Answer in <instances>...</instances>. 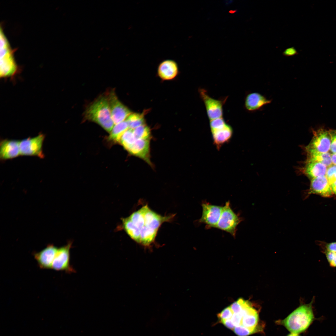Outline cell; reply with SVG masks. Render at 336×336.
<instances>
[{
	"instance_id": "cell-19",
	"label": "cell",
	"mask_w": 336,
	"mask_h": 336,
	"mask_svg": "<svg viewBox=\"0 0 336 336\" xmlns=\"http://www.w3.org/2000/svg\"><path fill=\"white\" fill-rule=\"evenodd\" d=\"M211 132L214 144L219 149L231 139L233 131L231 126L226 124L223 128Z\"/></svg>"
},
{
	"instance_id": "cell-18",
	"label": "cell",
	"mask_w": 336,
	"mask_h": 336,
	"mask_svg": "<svg viewBox=\"0 0 336 336\" xmlns=\"http://www.w3.org/2000/svg\"><path fill=\"white\" fill-rule=\"evenodd\" d=\"M327 167L323 164L312 161L307 160L302 169L303 173L310 179L326 175Z\"/></svg>"
},
{
	"instance_id": "cell-16",
	"label": "cell",
	"mask_w": 336,
	"mask_h": 336,
	"mask_svg": "<svg viewBox=\"0 0 336 336\" xmlns=\"http://www.w3.org/2000/svg\"><path fill=\"white\" fill-rule=\"evenodd\" d=\"M127 151L152 165L150 159V140L137 139Z\"/></svg>"
},
{
	"instance_id": "cell-4",
	"label": "cell",
	"mask_w": 336,
	"mask_h": 336,
	"mask_svg": "<svg viewBox=\"0 0 336 336\" xmlns=\"http://www.w3.org/2000/svg\"><path fill=\"white\" fill-rule=\"evenodd\" d=\"M0 77L5 78L13 77L19 72V68L14 56L15 49H12L1 26Z\"/></svg>"
},
{
	"instance_id": "cell-15",
	"label": "cell",
	"mask_w": 336,
	"mask_h": 336,
	"mask_svg": "<svg viewBox=\"0 0 336 336\" xmlns=\"http://www.w3.org/2000/svg\"><path fill=\"white\" fill-rule=\"evenodd\" d=\"M157 71L158 75L161 79L171 80L176 77L178 73V65L174 60H165L159 63Z\"/></svg>"
},
{
	"instance_id": "cell-12",
	"label": "cell",
	"mask_w": 336,
	"mask_h": 336,
	"mask_svg": "<svg viewBox=\"0 0 336 336\" xmlns=\"http://www.w3.org/2000/svg\"><path fill=\"white\" fill-rule=\"evenodd\" d=\"M58 248L53 244L48 245L45 248L33 255L39 267L42 269H52L53 262Z\"/></svg>"
},
{
	"instance_id": "cell-10",
	"label": "cell",
	"mask_w": 336,
	"mask_h": 336,
	"mask_svg": "<svg viewBox=\"0 0 336 336\" xmlns=\"http://www.w3.org/2000/svg\"><path fill=\"white\" fill-rule=\"evenodd\" d=\"M202 214L199 222L206 225L207 228H216L222 212L223 207L207 202L202 204Z\"/></svg>"
},
{
	"instance_id": "cell-33",
	"label": "cell",
	"mask_w": 336,
	"mask_h": 336,
	"mask_svg": "<svg viewBox=\"0 0 336 336\" xmlns=\"http://www.w3.org/2000/svg\"><path fill=\"white\" fill-rule=\"evenodd\" d=\"M220 321L224 326L231 330H233L235 327L231 319Z\"/></svg>"
},
{
	"instance_id": "cell-8",
	"label": "cell",
	"mask_w": 336,
	"mask_h": 336,
	"mask_svg": "<svg viewBox=\"0 0 336 336\" xmlns=\"http://www.w3.org/2000/svg\"><path fill=\"white\" fill-rule=\"evenodd\" d=\"M313 132L312 138L305 148L321 152H328L330 150L331 144L329 130L320 128Z\"/></svg>"
},
{
	"instance_id": "cell-24",
	"label": "cell",
	"mask_w": 336,
	"mask_h": 336,
	"mask_svg": "<svg viewBox=\"0 0 336 336\" xmlns=\"http://www.w3.org/2000/svg\"><path fill=\"white\" fill-rule=\"evenodd\" d=\"M133 132L136 139H150V130L145 124L136 128L133 130Z\"/></svg>"
},
{
	"instance_id": "cell-5",
	"label": "cell",
	"mask_w": 336,
	"mask_h": 336,
	"mask_svg": "<svg viewBox=\"0 0 336 336\" xmlns=\"http://www.w3.org/2000/svg\"><path fill=\"white\" fill-rule=\"evenodd\" d=\"M242 219L234 212L229 201L226 202L216 228L225 231L235 237L237 226Z\"/></svg>"
},
{
	"instance_id": "cell-34",
	"label": "cell",
	"mask_w": 336,
	"mask_h": 336,
	"mask_svg": "<svg viewBox=\"0 0 336 336\" xmlns=\"http://www.w3.org/2000/svg\"><path fill=\"white\" fill-rule=\"evenodd\" d=\"M331 186L333 194L336 195V180L331 184Z\"/></svg>"
},
{
	"instance_id": "cell-35",
	"label": "cell",
	"mask_w": 336,
	"mask_h": 336,
	"mask_svg": "<svg viewBox=\"0 0 336 336\" xmlns=\"http://www.w3.org/2000/svg\"><path fill=\"white\" fill-rule=\"evenodd\" d=\"M331 158L332 164L336 165V153L331 154Z\"/></svg>"
},
{
	"instance_id": "cell-9",
	"label": "cell",
	"mask_w": 336,
	"mask_h": 336,
	"mask_svg": "<svg viewBox=\"0 0 336 336\" xmlns=\"http://www.w3.org/2000/svg\"><path fill=\"white\" fill-rule=\"evenodd\" d=\"M107 97L114 124L125 120L132 113L131 110L119 100L114 92H110Z\"/></svg>"
},
{
	"instance_id": "cell-36",
	"label": "cell",
	"mask_w": 336,
	"mask_h": 336,
	"mask_svg": "<svg viewBox=\"0 0 336 336\" xmlns=\"http://www.w3.org/2000/svg\"><path fill=\"white\" fill-rule=\"evenodd\" d=\"M287 336H300L298 334L291 333L290 334H288Z\"/></svg>"
},
{
	"instance_id": "cell-28",
	"label": "cell",
	"mask_w": 336,
	"mask_h": 336,
	"mask_svg": "<svg viewBox=\"0 0 336 336\" xmlns=\"http://www.w3.org/2000/svg\"><path fill=\"white\" fill-rule=\"evenodd\" d=\"M327 259L331 267H336V253L328 251L323 252Z\"/></svg>"
},
{
	"instance_id": "cell-20",
	"label": "cell",
	"mask_w": 336,
	"mask_h": 336,
	"mask_svg": "<svg viewBox=\"0 0 336 336\" xmlns=\"http://www.w3.org/2000/svg\"><path fill=\"white\" fill-rule=\"evenodd\" d=\"M307 160L320 162L328 167L332 165L331 154L329 152L323 153L305 148Z\"/></svg>"
},
{
	"instance_id": "cell-6",
	"label": "cell",
	"mask_w": 336,
	"mask_h": 336,
	"mask_svg": "<svg viewBox=\"0 0 336 336\" xmlns=\"http://www.w3.org/2000/svg\"><path fill=\"white\" fill-rule=\"evenodd\" d=\"M45 135L40 133L33 137H29L19 140L20 156H32L40 158L44 157L43 151Z\"/></svg>"
},
{
	"instance_id": "cell-14",
	"label": "cell",
	"mask_w": 336,
	"mask_h": 336,
	"mask_svg": "<svg viewBox=\"0 0 336 336\" xmlns=\"http://www.w3.org/2000/svg\"><path fill=\"white\" fill-rule=\"evenodd\" d=\"M20 156L19 140L4 139L0 143V158L5 161Z\"/></svg>"
},
{
	"instance_id": "cell-22",
	"label": "cell",
	"mask_w": 336,
	"mask_h": 336,
	"mask_svg": "<svg viewBox=\"0 0 336 336\" xmlns=\"http://www.w3.org/2000/svg\"><path fill=\"white\" fill-rule=\"evenodd\" d=\"M144 114L132 113L125 120L129 128L133 130L136 128L145 124Z\"/></svg>"
},
{
	"instance_id": "cell-26",
	"label": "cell",
	"mask_w": 336,
	"mask_h": 336,
	"mask_svg": "<svg viewBox=\"0 0 336 336\" xmlns=\"http://www.w3.org/2000/svg\"><path fill=\"white\" fill-rule=\"evenodd\" d=\"M326 176L330 185L336 180V165H332L328 167Z\"/></svg>"
},
{
	"instance_id": "cell-23",
	"label": "cell",
	"mask_w": 336,
	"mask_h": 336,
	"mask_svg": "<svg viewBox=\"0 0 336 336\" xmlns=\"http://www.w3.org/2000/svg\"><path fill=\"white\" fill-rule=\"evenodd\" d=\"M136 139L133 133V130L128 128L122 134L118 142L127 151Z\"/></svg>"
},
{
	"instance_id": "cell-7",
	"label": "cell",
	"mask_w": 336,
	"mask_h": 336,
	"mask_svg": "<svg viewBox=\"0 0 336 336\" xmlns=\"http://www.w3.org/2000/svg\"><path fill=\"white\" fill-rule=\"evenodd\" d=\"M198 91L200 97L204 103L207 115L210 120L222 117L223 105L228 97L217 100L210 97L204 89L199 88Z\"/></svg>"
},
{
	"instance_id": "cell-1",
	"label": "cell",
	"mask_w": 336,
	"mask_h": 336,
	"mask_svg": "<svg viewBox=\"0 0 336 336\" xmlns=\"http://www.w3.org/2000/svg\"><path fill=\"white\" fill-rule=\"evenodd\" d=\"M174 214L162 216L151 210L147 204L122 219V227L133 240L144 246L154 242L162 224L169 222Z\"/></svg>"
},
{
	"instance_id": "cell-25",
	"label": "cell",
	"mask_w": 336,
	"mask_h": 336,
	"mask_svg": "<svg viewBox=\"0 0 336 336\" xmlns=\"http://www.w3.org/2000/svg\"><path fill=\"white\" fill-rule=\"evenodd\" d=\"M227 124L222 117L210 120V126L211 131L221 128Z\"/></svg>"
},
{
	"instance_id": "cell-32",
	"label": "cell",
	"mask_w": 336,
	"mask_h": 336,
	"mask_svg": "<svg viewBox=\"0 0 336 336\" xmlns=\"http://www.w3.org/2000/svg\"><path fill=\"white\" fill-rule=\"evenodd\" d=\"M297 54V52L294 47L289 48L286 49L283 53V55L287 57L293 56Z\"/></svg>"
},
{
	"instance_id": "cell-29",
	"label": "cell",
	"mask_w": 336,
	"mask_h": 336,
	"mask_svg": "<svg viewBox=\"0 0 336 336\" xmlns=\"http://www.w3.org/2000/svg\"><path fill=\"white\" fill-rule=\"evenodd\" d=\"M329 131L331 140L330 150L333 153H336V129L329 130Z\"/></svg>"
},
{
	"instance_id": "cell-13",
	"label": "cell",
	"mask_w": 336,
	"mask_h": 336,
	"mask_svg": "<svg viewBox=\"0 0 336 336\" xmlns=\"http://www.w3.org/2000/svg\"><path fill=\"white\" fill-rule=\"evenodd\" d=\"M315 194L324 197H331L333 194L330 184L326 175L311 179L308 194Z\"/></svg>"
},
{
	"instance_id": "cell-27",
	"label": "cell",
	"mask_w": 336,
	"mask_h": 336,
	"mask_svg": "<svg viewBox=\"0 0 336 336\" xmlns=\"http://www.w3.org/2000/svg\"><path fill=\"white\" fill-rule=\"evenodd\" d=\"M233 314L229 306L223 309L220 313L218 314L217 315L221 321L231 319Z\"/></svg>"
},
{
	"instance_id": "cell-30",
	"label": "cell",
	"mask_w": 336,
	"mask_h": 336,
	"mask_svg": "<svg viewBox=\"0 0 336 336\" xmlns=\"http://www.w3.org/2000/svg\"><path fill=\"white\" fill-rule=\"evenodd\" d=\"M241 318V315L240 313L238 314L234 313L231 318V320L235 326H237L240 325Z\"/></svg>"
},
{
	"instance_id": "cell-3",
	"label": "cell",
	"mask_w": 336,
	"mask_h": 336,
	"mask_svg": "<svg viewBox=\"0 0 336 336\" xmlns=\"http://www.w3.org/2000/svg\"><path fill=\"white\" fill-rule=\"evenodd\" d=\"M84 117L97 123L108 132L114 127V123L107 96H100L93 102L86 110Z\"/></svg>"
},
{
	"instance_id": "cell-21",
	"label": "cell",
	"mask_w": 336,
	"mask_h": 336,
	"mask_svg": "<svg viewBox=\"0 0 336 336\" xmlns=\"http://www.w3.org/2000/svg\"><path fill=\"white\" fill-rule=\"evenodd\" d=\"M129 128L126 120L116 124L110 132L109 139L114 142H118L122 134Z\"/></svg>"
},
{
	"instance_id": "cell-2",
	"label": "cell",
	"mask_w": 336,
	"mask_h": 336,
	"mask_svg": "<svg viewBox=\"0 0 336 336\" xmlns=\"http://www.w3.org/2000/svg\"><path fill=\"white\" fill-rule=\"evenodd\" d=\"M314 298L309 304L301 305L286 318L276 321L291 333L298 334L305 331L314 319L312 309Z\"/></svg>"
},
{
	"instance_id": "cell-31",
	"label": "cell",
	"mask_w": 336,
	"mask_h": 336,
	"mask_svg": "<svg viewBox=\"0 0 336 336\" xmlns=\"http://www.w3.org/2000/svg\"><path fill=\"white\" fill-rule=\"evenodd\" d=\"M323 251H328L336 253V242L326 244Z\"/></svg>"
},
{
	"instance_id": "cell-17",
	"label": "cell",
	"mask_w": 336,
	"mask_h": 336,
	"mask_svg": "<svg viewBox=\"0 0 336 336\" xmlns=\"http://www.w3.org/2000/svg\"><path fill=\"white\" fill-rule=\"evenodd\" d=\"M271 102V100L258 92L250 93L246 96L244 105L249 111L253 112L259 110L264 106Z\"/></svg>"
},
{
	"instance_id": "cell-11",
	"label": "cell",
	"mask_w": 336,
	"mask_h": 336,
	"mask_svg": "<svg viewBox=\"0 0 336 336\" xmlns=\"http://www.w3.org/2000/svg\"><path fill=\"white\" fill-rule=\"evenodd\" d=\"M72 242L58 250L53 262L52 269L57 271H65L67 273L74 272V269L70 264V250Z\"/></svg>"
}]
</instances>
